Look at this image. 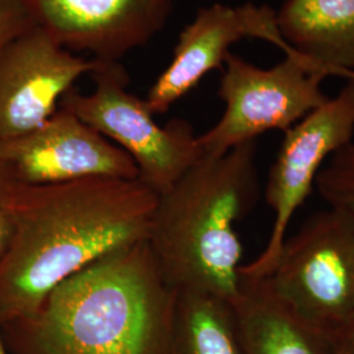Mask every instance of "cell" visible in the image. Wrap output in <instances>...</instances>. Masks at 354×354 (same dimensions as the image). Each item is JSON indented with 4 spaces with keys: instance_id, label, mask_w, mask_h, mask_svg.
I'll list each match as a JSON object with an SVG mask.
<instances>
[{
    "instance_id": "6da1fadb",
    "label": "cell",
    "mask_w": 354,
    "mask_h": 354,
    "mask_svg": "<svg viewBox=\"0 0 354 354\" xmlns=\"http://www.w3.org/2000/svg\"><path fill=\"white\" fill-rule=\"evenodd\" d=\"M156 201L140 180L23 184L0 264V323L30 314L58 283L102 256L147 241Z\"/></svg>"
},
{
    "instance_id": "7a4b0ae2",
    "label": "cell",
    "mask_w": 354,
    "mask_h": 354,
    "mask_svg": "<svg viewBox=\"0 0 354 354\" xmlns=\"http://www.w3.org/2000/svg\"><path fill=\"white\" fill-rule=\"evenodd\" d=\"M177 292L147 241L114 250L0 326L7 354H171Z\"/></svg>"
},
{
    "instance_id": "3957f363",
    "label": "cell",
    "mask_w": 354,
    "mask_h": 354,
    "mask_svg": "<svg viewBox=\"0 0 354 354\" xmlns=\"http://www.w3.org/2000/svg\"><path fill=\"white\" fill-rule=\"evenodd\" d=\"M257 194L256 140L221 156L203 155L158 194L147 243L172 290L228 302L236 295L243 250L235 225Z\"/></svg>"
},
{
    "instance_id": "277c9868",
    "label": "cell",
    "mask_w": 354,
    "mask_h": 354,
    "mask_svg": "<svg viewBox=\"0 0 354 354\" xmlns=\"http://www.w3.org/2000/svg\"><path fill=\"white\" fill-rule=\"evenodd\" d=\"M89 95L70 89L59 108L75 114L134 160L138 180L156 194L169 189L203 156L198 136L188 121L162 127L146 99L127 91L129 76L118 62H102L91 73Z\"/></svg>"
},
{
    "instance_id": "5b68a950",
    "label": "cell",
    "mask_w": 354,
    "mask_h": 354,
    "mask_svg": "<svg viewBox=\"0 0 354 354\" xmlns=\"http://www.w3.org/2000/svg\"><path fill=\"white\" fill-rule=\"evenodd\" d=\"M285 54L268 70L228 54L218 88L225 112L198 136L203 155L221 156L269 130L285 133L328 100L320 87L328 73L294 49Z\"/></svg>"
},
{
    "instance_id": "8992f818",
    "label": "cell",
    "mask_w": 354,
    "mask_h": 354,
    "mask_svg": "<svg viewBox=\"0 0 354 354\" xmlns=\"http://www.w3.org/2000/svg\"><path fill=\"white\" fill-rule=\"evenodd\" d=\"M279 295L323 328L354 317V218L330 207L286 236L268 276Z\"/></svg>"
},
{
    "instance_id": "52a82bcc",
    "label": "cell",
    "mask_w": 354,
    "mask_h": 354,
    "mask_svg": "<svg viewBox=\"0 0 354 354\" xmlns=\"http://www.w3.org/2000/svg\"><path fill=\"white\" fill-rule=\"evenodd\" d=\"M354 77L333 97L285 131L277 158L269 169L266 200L274 219L264 251L239 274L268 277L279 257L292 216L315 187L323 165L353 142Z\"/></svg>"
},
{
    "instance_id": "ba28073f",
    "label": "cell",
    "mask_w": 354,
    "mask_h": 354,
    "mask_svg": "<svg viewBox=\"0 0 354 354\" xmlns=\"http://www.w3.org/2000/svg\"><path fill=\"white\" fill-rule=\"evenodd\" d=\"M100 61L62 48L39 26L0 46V143L44 124L64 95Z\"/></svg>"
},
{
    "instance_id": "9c48e42d",
    "label": "cell",
    "mask_w": 354,
    "mask_h": 354,
    "mask_svg": "<svg viewBox=\"0 0 354 354\" xmlns=\"http://www.w3.org/2000/svg\"><path fill=\"white\" fill-rule=\"evenodd\" d=\"M0 160L24 185L88 177L138 180L127 152L64 108L36 129L0 143Z\"/></svg>"
},
{
    "instance_id": "30bf717a",
    "label": "cell",
    "mask_w": 354,
    "mask_h": 354,
    "mask_svg": "<svg viewBox=\"0 0 354 354\" xmlns=\"http://www.w3.org/2000/svg\"><path fill=\"white\" fill-rule=\"evenodd\" d=\"M244 38H261L285 53L291 50L279 33L277 11L266 4L232 7L215 3L201 8L180 33L171 62L149 91L146 102L152 113H165L203 76L221 68L230 48Z\"/></svg>"
},
{
    "instance_id": "8fae6325",
    "label": "cell",
    "mask_w": 354,
    "mask_h": 354,
    "mask_svg": "<svg viewBox=\"0 0 354 354\" xmlns=\"http://www.w3.org/2000/svg\"><path fill=\"white\" fill-rule=\"evenodd\" d=\"M37 26L71 53L118 62L165 24L174 0H26Z\"/></svg>"
},
{
    "instance_id": "7c38bea8",
    "label": "cell",
    "mask_w": 354,
    "mask_h": 354,
    "mask_svg": "<svg viewBox=\"0 0 354 354\" xmlns=\"http://www.w3.org/2000/svg\"><path fill=\"white\" fill-rule=\"evenodd\" d=\"M239 276L230 304L245 354H332L328 329L301 315L269 277Z\"/></svg>"
},
{
    "instance_id": "4fadbf2b",
    "label": "cell",
    "mask_w": 354,
    "mask_h": 354,
    "mask_svg": "<svg viewBox=\"0 0 354 354\" xmlns=\"http://www.w3.org/2000/svg\"><path fill=\"white\" fill-rule=\"evenodd\" d=\"M285 42L328 75L354 71V0H286L277 11Z\"/></svg>"
},
{
    "instance_id": "5bb4252c",
    "label": "cell",
    "mask_w": 354,
    "mask_h": 354,
    "mask_svg": "<svg viewBox=\"0 0 354 354\" xmlns=\"http://www.w3.org/2000/svg\"><path fill=\"white\" fill-rule=\"evenodd\" d=\"M171 354H245L230 302L209 294H177Z\"/></svg>"
},
{
    "instance_id": "9a60e30c",
    "label": "cell",
    "mask_w": 354,
    "mask_h": 354,
    "mask_svg": "<svg viewBox=\"0 0 354 354\" xmlns=\"http://www.w3.org/2000/svg\"><path fill=\"white\" fill-rule=\"evenodd\" d=\"M315 188L330 207L354 218V142L329 158L317 175Z\"/></svg>"
},
{
    "instance_id": "2e32d148",
    "label": "cell",
    "mask_w": 354,
    "mask_h": 354,
    "mask_svg": "<svg viewBox=\"0 0 354 354\" xmlns=\"http://www.w3.org/2000/svg\"><path fill=\"white\" fill-rule=\"evenodd\" d=\"M21 185L10 168L0 160V264L12 241L16 206Z\"/></svg>"
},
{
    "instance_id": "e0dca14e",
    "label": "cell",
    "mask_w": 354,
    "mask_h": 354,
    "mask_svg": "<svg viewBox=\"0 0 354 354\" xmlns=\"http://www.w3.org/2000/svg\"><path fill=\"white\" fill-rule=\"evenodd\" d=\"M35 26L26 0H0V46Z\"/></svg>"
},
{
    "instance_id": "ac0fdd59",
    "label": "cell",
    "mask_w": 354,
    "mask_h": 354,
    "mask_svg": "<svg viewBox=\"0 0 354 354\" xmlns=\"http://www.w3.org/2000/svg\"><path fill=\"white\" fill-rule=\"evenodd\" d=\"M332 354H354V317L329 330Z\"/></svg>"
},
{
    "instance_id": "d6986e66",
    "label": "cell",
    "mask_w": 354,
    "mask_h": 354,
    "mask_svg": "<svg viewBox=\"0 0 354 354\" xmlns=\"http://www.w3.org/2000/svg\"><path fill=\"white\" fill-rule=\"evenodd\" d=\"M0 326H1V323H0ZM0 354H7L6 348H4V344H3V340H1V332H0Z\"/></svg>"
}]
</instances>
